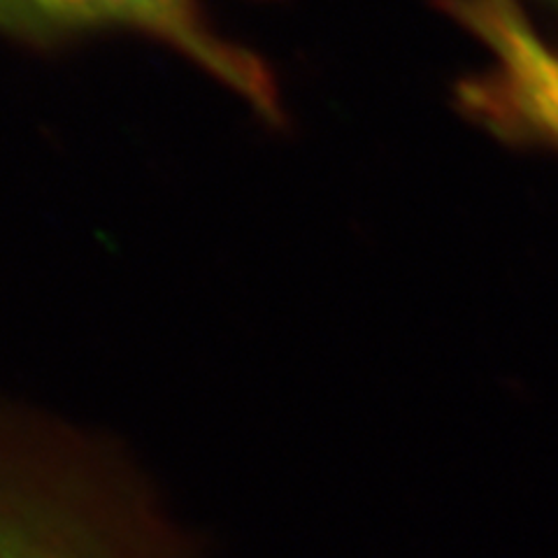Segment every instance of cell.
Returning a JSON list of instances; mask_svg holds the SVG:
<instances>
[{
  "instance_id": "6da1fadb",
  "label": "cell",
  "mask_w": 558,
  "mask_h": 558,
  "mask_svg": "<svg viewBox=\"0 0 558 558\" xmlns=\"http://www.w3.org/2000/svg\"><path fill=\"white\" fill-rule=\"evenodd\" d=\"M110 449L0 403V558H178Z\"/></svg>"
},
{
  "instance_id": "7a4b0ae2",
  "label": "cell",
  "mask_w": 558,
  "mask_h": 558,
  "mask_svg": "<svg viewBox=\"0 0 558 558\" xmlns=\"http://www.w3.org/2000/svg\"><path fill=\"white\" fill-rule=\"evenodd\" d=\"M102 28H129L161 40L264 119L282 114L266 63L221 38L203 16L201 0H0V33L24 43L49 45Z\"/></svg>"
},
{
  "instance_id": "3957f363",
  "label": "cell",
  "mask_w": 558,
  "mask_h": 558,
  "mask_svg": "<svg viewBox=\"0 0 558 558\" xmlns=\"http://www.w3.org/2000/svg\"><path fill=\"white\" fill-rule=\"evenodd\" d=\"M486 51L480 77L468 80L465 110L486 126L558 145V49L537 33L517 0H440Z\"/></svg>"
}]
</instances>
